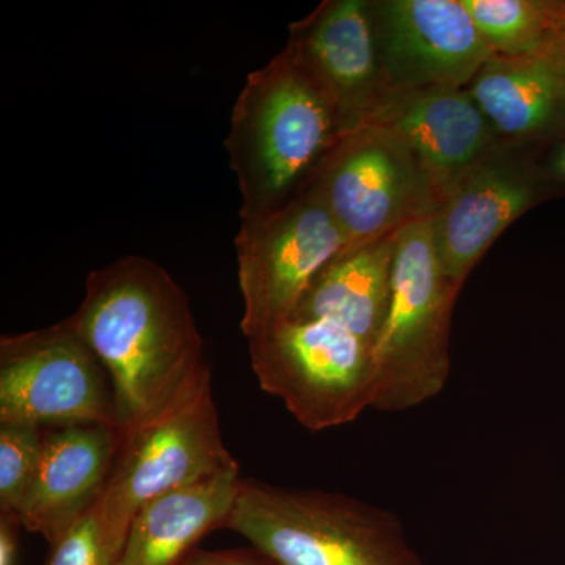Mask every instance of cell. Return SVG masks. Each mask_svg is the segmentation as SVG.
Wrapping results in <instances>:
<instances>
[{
    "label": "cell",
    "mask_w": 565,
    "mask_h": 565,
    "mask_svg": "<svg viewBox=\"0 0 565 565\" xmlns=\"http://www.w3.org/2000/svg\"><path fill=\"white\" fill-rule=\"evenodd\" d=\"M70 321L110 375L121 433L162 414L211 374L188 296L143 256L93 270Z\"/></svg>",
    "instance_id": "cell-1"
},
{
    "label": "cell",
    "mask_w": 565,
    "mask_h": 565,
    "mask_svg": "<svg viewBox=\"0 0 565 565\" xmlns=\"http://www.w3.org/2000/svg\"><path fill=\"white\" fill-rule=\"evenodd\" d=\"M343 137L332 104L288 52L248 74L225 139L241 221L269 217L310 191Z\"/></svg>",
    "instance_id": "cell-2"
},
{
    "label": "cell",
    "mask_w": 565,
    "mask_h": 565,
    "mask_svg": "<svg viewBox=\"0 0 565 565\" xmlns=\"http://www.w3.org/2000/svg\"><path fill=\"white\" fill-rule=\"evenodd\" d=\"M225 530L274 565H423L393 512L323 490L243 479Z\"/></svg>",
    "instance_id": "cell-3"
},
{
    "label": "cell",
    "mask_w": 565,
    "mask_h": 565,
    "mask_svg": "<svg viewBox=\"0 0 565 565\" xmlns=\"http://www.w3.org/2000/svg\"><path fill=\"white\" fill-rule=\"evenodd\" d=\"M457 291L441 269L430 214L405 223L396 237L388 313L373 348L374 411H411L444 392Z\"/></svg>",
    "instance_id": "cell-4"
},
{
    "label": "cell",
    "mask_w": 565,
    "mask_h": 565,
    "mask_svg": "<svg viewBox=\"0 0 565 565\" xmlns=\"http://www.w3.org/2000/svg\"><path fill=\"white\" fill-rule=\"evenodd\" d=\"M233 470L239 463L223 441L207 374L162 414L121 433L109 481L93 512L106 541L121 553L145 505Z\"/></svg>",
    "instance_id": "cell-5"
},
{
    "label": "cell",
    "mask_w": 565,
    "mask_h": 565,
    "mask_svg": "<svg viewBox=\"0 0 565 565\" xmlns=\"http://www.w3.org/2000/svg\"><path fill=\"white\" fill-rule=\"evenodd\" d=\"M253 373L307 429H332L374 407L373 348L330 321L288 319L247 338Z\"/></svg>",
    "instance_id": "cell-6"
},
{
    "label": "cell",
    "mask_w": 565,
    "mask_h": 565,
    "mask_svg": "<svg viewBox=\"0 0 565 565\" xmlns=\"http://www.w3.org/2000/svg\"><path fill=\"white\" fill-rule=\"evenodd\" d=\"M0 423L121 430L110 375L70 318L0 337Z\"/></svg>",
    "instance_id": "cell-7"
},
{
    "label": "cell",
    "mask_w": 565,
    "mask_h": 565,
    "mask_svg": "<svg viewBox=\"0 0 565 565\" xmlns=\"http://www.w3.org/2000/svg\"><path fill=\"white\" fill-rule=\"evenodd\" d=\"M234 244L245 338L291 319L315 278L349 248L313 189L269 217L241 221Z\"/></svg>",
    "instance_id": "cell-8"
},
{
    "label": "cell",
    "mask_w": 565,
    "mask_h": 565,
    "mask_svg": "<svg viewBox=\"0 0 565 565\" xmlns=\"http://www.w3.org/2000/svg\"><path fill=\"white\" fill-rule=\"evenodd\" d=\"M429 188L414 154L371 126L345 134L311 185L343 230L349 248L429 215L424 210Z\"/></svg>",
    "instance_id": "cell-9"
},
{
    "label": "cell",
    "mask_w": 565,
    "mask_h": 565,
    "mask_svg": "<svg viewBox=\"0 0 565 565\" xmlns=\"http://www.w3.org/2000/svg\"><path fill=\"white\" fill-rule=\"evenodd\" d=\"M373 11L382 76L393 90L460 88L497 55L460 0H393Z\"/></svg>",
    "instance_id": "cell-10"
},
{
    "label": "cell",
    "mask_w": 565,
    "mask_h": 565,
    "mask_svg": "<svg viewBox=\"0 0 565 565\" xmlns=\"http://www.w3.org/2000/svg\"><path fill=\"white\" fill-rule=\"evenodd\" d=\"M326 95L345 134L381 102V62L373 7L360 0L323 3L292 28L286 50Z\"/></svg>",
    "instance_id": "cell-11"
},
{
    "label": "cell",
    "mask_w": 565,
    "mask_h": 565,
    "mask_svg": "<svg viewBox=\"0 0 565 565\" xmlns=\"http://www.w3.org/2000/svg\"><path fill=\"white\" fill-rule=\"evenodd\" d=\"M363 126L399 140L441 195L484 161L494 139L493 126L473 96L456 87L393 90L375 104Z\"/></svg>",
    "instance_id": "cell-12"
},
{
    "label": "cell",
    "mask_w": 565,
    "mask_h": 565,
    "mask_svg": "<svg viewBox=\"0 0 565 565\" xmlns=\"http://www.w3.org/2000/svg\"><path fill=\"white\" fill-rule=\"evenodd\" d=\"M550 192L539 170L486 159L452 182L430 214L446 278L460 289L505 226Z\"/></svg>",
    "instance_id": "cell-13"
},
{
    "label": "cell",
    "mask_w": 565,
    "mask_h": 565,
    "mask_svg": "<svg viewBox=\"0 0 565 565\" xmlns=\"http://www.w3.org/2000/svg\"><path fill=\"white\" fill-rule=\"evenodd\" d=\"M120 444L121 430L104 424L44 427L39 470L18 523L54 544L98 504Z\"/></svg>",
    "instance_id": "cell-14"
},
{
    "label": "cell",
    "mask_w": 565,
    "mask_h": 565,
    "mask_svg": "<svg viewBox=\"0 0 565 565\" xmlns=\"http://www.w3.org/2000/svg\"><path fill=\"white\" fill-rule=\"evenodd\" d=\"M471 96L494 131L546 140L565 128V61L552 46L534 54L493 55Z\"/></svg>",
    "instance_id": "cell-15"
},
{
    "label": "cell",
    "mask_w": 565,
    "mask_h": 565,
    "mask_svg": "<svg viewBox=\"0 0 565 565\" xmlns=\"http://www.w3.org/2000/svg\"><path fill=\"white\" fill-rule=\"evenodd\" d=\"M241 482V470H233L145 505L115 565L184 564L207 534L225 527Z\"/></svg>",
    "instance_id": "cell-16"
},
{
    "label": "cell",
    "mask_w": 565,
    "mask_h": 565,
    "mask_svg": "<svg viewBox=\"0 0 565 565\" xmlns=\"http://www.w3.org/2000/svg\"><path fill=\"white\" fill-rule=\"evenodd\" d=\"M397 232L345 248L315 278L291 319L338 323L374 348L392 299Z\"/></svg>",
    "instance_id": "cell-17"
},
{
    "label": "cell",
    "mask_w": 565,
    "mask_h": 565,
    "mask_svg": "<svg viewBox=\"0 0 565 565\" xmlns=\"http://www.w3.org/2000/svg\"><path fill=\"white\" fill-rule=\"evenodd\" d=\"M494 52L525 55L550 46V3L525 0H460Z\"/></svg>",
    "instance_id": "cell-18"
},
{
    "label": "cell",
    "mask_w": 565,
    "mask_h": 565,
    "mask_svg": "<svg viewBox=\"0 0 565 565\" xmlns=\"http://www.w3.org/2000/svg\"><path fill=\"white\" fill-rule=\"evenodd\" d=\"M43 438L36 424L0 423V515L17 520L39 470Z\"/></svg>",
    "instance_id": "cell-19"
},
{
    "label": "cell",
    "mask_w": 565,
    "mask_h": 565,
    "mask_svg": "<svg viewBox=\"0 0 565 565\" xmlns=\"http://www.w3.org/2000/svg\"><path fill=\"white\" fill-rule=\"evenodd\" d=\"M118 557L120 553L106 541L92 511L51 544L44 565H115Z\"/></svg>",
    "instance_id": "cell-20"
},
{
    "label": "cell",
    "mask_w": 565,
    "mask_h": 565,
    "mask_svg": "<svg viewBox=\"0 0 565 565\" xmlns=\"http://www.w3.org/2000/svg\"><path fill=\"white\" fill-rule=\"evenodd\" d=\"M182 565H274L263 555H259L252 546L247 548L215 550L204 552L196 550L195 553Z\"/></svg>",
    "instance_id": "cell-21"
},
{
    "label": "cell",
    "mask_w": 565,
    "mask_h": 565,
    "mask_svg": "<svg viewBox=\"0 0 565 565\" xmlns=\"http://www.w3.org/2000/svg\"><path fill=\"white\" fill-rule=\"evenodd\" d=\"M544 141L548 147L539 172L544 177L550 189L553 185L565 192V128Z\"/></svg>",
    "instance_id": "cell-22"
},
{
    "label": "cell",
    "mask_w": 565,
    "mask_h": 565,
    "mask_svg": "<svg viewBox=\"0 0 565 565\" xmlns=\"http://www.w3.org/2000/svg\"><path fill=\"white\" fill-rule=\"evenodd\" d=\"M21 527L11 516L0 515V565H18Z\"/></svg>",
    "instance_id": "cell-23"
},
{
    "label": "cell",
    "mask_w": 565,
    "mask_h": 565,
    "mask_svg": "<svg viewBox=\"0 0 565 565\" xmlns=\"http://www.w3.org/2000/svg\"><path fill=\"white\" fill-rule=\"evenodd\" d=\"M550 44L565 61V2L550 3Z\"/></svg>",
    "instance_id": "cell-24"
}]
</instances>
